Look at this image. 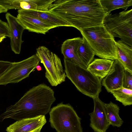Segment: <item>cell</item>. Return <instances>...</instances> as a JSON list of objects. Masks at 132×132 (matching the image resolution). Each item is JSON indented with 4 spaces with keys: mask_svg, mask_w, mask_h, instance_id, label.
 I'll use <instances>...</instances> for the list:
<instances>
[{
    "mask_svg": "<svg viewBox=\"0 0 132 132\" xmlns=\"http://www.w3.org/2000/svg\"><path fill=\"white\" fill-rule=\"evenodd\" d=\"M49 112L51 126L57 132H83L81 119L69 104L61 102Z\"/></svg>",
    "mask_w": 132,
    "mask_h": 132,
    "instance_id": "5",
    "label": "cell"
},
{
    "mask_svg": "<svg viewBox=\"0 0 132 132\" xmlns=\"http://www.w3.org/2000/svg\"><path fill=\"white\" fill-rule=\"evenodd\" d=\"M117 59L125 69L132 71V47L121 40L116 41Z\"/></svg>",
    "mask_w": 132,
    "mask_h": 132,
    "instance_id": "18",
    "label": "cell"
},
{
    "mask_svg": "<svg viewBox=\"0 0 132 132\" xmlns=\"http://www.w3.org/2000/svg\"><path fill=\"white\" fill-rule=\"evenodd\" d=\"M125 68L117 60H114L112 67L108 75L102 80V85L107 92L122 87V79Z\"/></svg>",
    "mask_w": 132,
    "mask_h": 132,
    "instance_id": "13",
    "label": "cell"
},
{
    "mask_svg": "<svg viewBox=\"0 0 132 132\" xmlns=\"http://www.w3.org/2000/svg\"><path fill=\"white\" fill-rule=\"evenodd\" d=\"M54 94L53 89L44 84L33 87L0 115V122L7 118L17 121L45 116L56 100Z\"/></svg>",
    "mask_w": 132,
    "mask_h": 132,
    "instance_id": "2",
    "label": "cell"
},
{
    "mask_svg": "<svg viewBox=\"0 0 132 132\" xmlns=\"http://www.w3.org/2000/svg\"><path fill=\"white\" fill-rule=\"evenodd\" d=\"M105 109L108 120L110 125L120 127L122 126L123 121L119 114V107L111 102L105 104Z\"/></svg>",
    "mask_w": 132,
    "mask_h": 132,
    "instance_id": "19",
    "label": "cell"
},
{
    "mask_svg": "<svg viewBox=\"0 0 132 132\" xmlns=\"http://www.w3.org/2000/svg\"><path fill=\"white\" fill-rule=\"evenodd\" d=\"M82 38V40L79 47L77 53L79 59L87 68L93 61L95 55L85 40Z\"/></svg>",
    "mask_w": 132,
    "mask_h": 132,
    "instance_id": "21",
    "label": "cell"
},
{
    "mask_svg": "<svg viewBox=\"0 0 132 132\" xmlns=\"http://www.w3.org/2000/svg\"><path fill=\"white\" fill-rule=\"evenodd\" d=\"M93 99L94 106L93 112L89 114L90 117V126L94 132H106L110 125L107 117L105 103L98 96Z\"/></svg>",
    "mask_w": 132,
    "mask_h": 132,
    "instance_id": "9",
    "label": "cell"
},
{
    "mask_svg": "<svg viewBox=\"0 0 132 132\" xmlns=\"http://www.w3.org/2000/svg\"><path fill=\"white\" fill-rule=\"evenodd\" d=\"M6 36H0V43L2 42L3 39L6 38Z\"/></svg>",
    "mask_w": 132,
    "mask_h": 132,
    "instance_id": "27",
    "label": "cell"
},
{
    "mask_svg": "<svg viewBox=\"0 0 132 132\" xmlns=\"http://www.w3.org/2000/svg\"><path fill=\"white\" fill-rule=\"evenodd\" d=\"M40 62L35 54L21 61L12 62L9 68L0 78V85L17 83L28 77Z\"/></svg>",
    "mask_w": 132,
    "mask_h": 132,
    "instance_id": "8",
    "label": "cell"
},
{
    "mask_svg": "<svg viewBox=\"0 0 132 132\" xmlns=\"http://www.w3.org/2000/svg\"><path fill=\"white\" fill-rule=\"evenodd\" d=\"M55 0H16L14 3L15 9L47 12Z\"/></svg>",
    "mask_w": 132,
    "mask_h": 132,
    "instance_id": "16",
    "label": "cell"
},
{
    "mask_svg": "<svg viewBox=\"0 0 132 132\" xmlns=\"http://www.w3.org/2000/svg\"><path fill=\"white\" fill-rule=\"evenodd\" d=\"M103 25L114 37L132 47V9L106 14Z\"/></svg>",
    "mask_w": 132,
    "mask_h": 132,
    "instance_id": "6",
    "label": "cell"
},
{
    "mask_svg": "<svg viewBox=\"0 0 132 132\" xmlns=\"http://www.w3.org/2000/svg\"><path fill=\"white\" fill-rule=\"evenodd\" d=\"M5 17L9 28L11 50L15 54H19L23 42L22 40V36L25 29L18 21L16 18L9 13H6Z\"/></svg>",
    "mask_w": 132,
    "mask_h": 132,
    "instance_id": "11",
    "label": "cell"
},
{
    "mask_svg": "<svg viewBox=\"0 0 132 132\" xmlns=\"http://www.w3.org/2000/svg\"><path fill=\"white\" fill-rule=\"evenodd\" d=\"M36 69L38 71H40L42 69L41 67L39 65H37V66Z\"/></svg>",
    "mask_w": 132,
    "mask_h": 132,
    "instance_id": "28",
    "label": "cell"
},
{
    "mask_svg": "<svg viewBox=\"0 0 132 132\" xmlns=\"http://www.w3.org/2000/svg\"><path fill=\"white\" fill-rule=\"evenodd\" d=\"M82 40V38L80 37L67 39L62 44L61 51L64 58L69 60L76 64L87 69V67L79 59L77 53L78 48Z\"/></svg>",
    "mask_w": 132,
    "mask_h": 132,
    "instance_id": "14",
    "label": "cell"
},
{
    "mask_svg": "<svg viewBox=\"0 0 132 132\" xmlns=\"http://www.w3.org/2000/svg\"><path fill=\"white\" fill-rule=\"evenodd\" d=\"M64 71L67 77L82 94L93 98L101 91V81L87 69L64 58Z\"/></svg>",
    "mask_w": 132,
    "mask_h": 132,
    "instance_id": "4",
    "label": "cell"
},
{
    "mask_svg": "<svg viewBox=\"0 0 132 132\" xmlns=\"http://www.w3.org/2000/svg\"><path fill=\"white\" fill-rule=\"evenodd\" d=\"M4 36L10 37L9 26L7 23L0 19V36Z\"/></svg>",
    "mask_w": 132,
    "mask_h": 132,
    "instance_id": "24",
    "label": "cell"
},
{
    "mask_svg": "<svg viewBox=\"0 0 132 132\" xmlns=\"http://www.w3.org/2000/svg\"></svg>",
    "mask_w": 132,
    "mask_h": 132,
    "instance_id": "29",
    "label": "cell"
},
{
    "mask_svg": "<svg viewBox=\"0 0 132 132\" xmlns=\"http://www.w3.org/2000/svg\"><path fill=\"white\" fill-rule=\"evenodd\" d=\"M80 31L103 25L106 15L100 0H55L49 11Z\"/></svg>",
    "mask_w": 132,
    "mask_h": 132,
    "instance_id": "1",
    "label": "cell"
},
{
    "mask_svg": "<svg viewBox=\"0 0 132 132\" xmlns=\"http://www.w3.org/2000/svg\"><path fill=\"white\" fill-rule=\"evenodd\" d=\"M111 93L116 100L125 106L132 104V90L123 87L111 91Z\"/></svg>",
    "mask_w": 132,
    "mask_h": 132,
    "instance_id": "22",
    "label": "cell"
},
{
    "mask_svg": "<svg viewBox=\"0 0 132 132\" xmlns=\"http://www.w3.org/2000/svg\"><path fill=\"white\" fill-rule=\"evenodd\" d=\"M20 12L36 18L55 27H71L68 22L59 16L49 11L41 12L30 10H18Z\"/></svg>",
    "mask_w": 132,
    "mask_h": 132,
    "instance_id": "15",
    "label": "cell"
},
{
    "mask_svg": "<svg viewBox=\"0 0 132 132\" xmlns=\"http://www.w3.org/2000/svg\"><path fill=\"white\" fill-rule=\"evenodd\" d=\"M8 10L4 7L0 5V14L6 12Z\"/></svg>",
    "mask_w": 132,
    "mask_h": 132,
    "instance_id": "26",
    "label": "cell"
},
{
    "mask_svg": "<svg viewBox=\"0 0 132 132\" xmlns=\"http://www.w3.org/2000/svg\"><path fill=\"white\" fill-rule=\"evenodd\" d=\"M100 1L106 14L119 9L126 11L128 7L132 5V0H100Z\"/></svg>",
    "mask_w": 132,
    "mask_h": 132,
    "instance_id": "20",
    "label": "cell"
},
{
    "mask_svg": "<svg viewBox=\"0 0 132 132\" xmlns=\"http://www.w3.org/2000/svg\"><path fill=\"white\" fill-rule=\"evenodd\" d=\"M35 54L44 67L45 77L52 86H57L65 81L64 70L57 55L44 46L37 48Z\"/></svg>",
    "mask_w": 132,
    "mask_h": 132,
    "instance_id": "7",
    "label": "cell"
},
{
    "mask_svg": "<svg viewBox=\"0 0 132 132\" xmlns=\"http://www.w3.org/2000/svg\"><path fill=\"white\" fill-rule=\"evenodd\" d=\"M12 62L0 60V78L9 68Z\"/></svg>",
    "mask_w": 132,
    "mask_h": 132,
    "instance_id": "25",
    "label": "cell"
},
{
    "mask_svg": "<svg viewBox=\"0 0 132 132\" xmlns=\"http://www.w3.org/2000/svg\"><path fill=\"white\" fill-rule=\"evenodd\" d=\"M95 55L102 59H117L116 41L114 37L103 25L88 28L80 31Z\"/></svg>",
    "mask_w": 132,
    "mask_h": 132,
    "instance_id": "3",
    "label": "cell"
},
{
    "mask_svg": "<svg viewBox=\"0 0 132 132\" xmlns=\"http://www.w3.org/2000/svg\"><path fill=\"white\" fill-rule=\"evenodd\" d=\"M114 60L104 59H95L89 65L87 69L98 77L101 81L108 73Z\"/></svg>",
    "mask_w": 132,
    "mask_h": 132,
    "instance_id": "17",
    "label": "cell"
},
{
    "mask_svg": "<svg viewBox=\"0 0 132 132\" xmlns=\"http://www.w3.org/2000/svg\"><path fill=\"white\" fill-rule=\"evenodd\" d=\"M122 87L132 90V71L126 69L124 71Z\"/></svg>",
    "mask_w": 132,
    "mask_h": 132,
    "instance_id": "23",
    "label": "cell"
},
{
    "mask_svg": "<svg viewBox=\"0 0 132 132\" xmlns=\"http://www.w3.org/2000/svg\"><path fill=\"white\" fill-rule=\"evenodd\" d=\"M46 122L45 116L17 121L7 127V132H40Z\"/></svg>",
    "mask_w": 132,
    "mask_h": 132,
    "instance_id": "10",
    "label": "cell"
},
{
    "mask_svg": "<svg viewBox=\"0 0 132 132\" xmlns=\"http://www.w3.org/2000/svg\"><path fill=\"white\" fill-rule=\"evenodd\" d=\"M16 18L25 29L29 31L45 34L48 31L56 28L49 24L33 16L18 11Z\"/></svg>",
    "mask_w": 132,
    "mask_h": 132,
    "instance_id": "12",
    "label": "cell"
}]
</instances>
